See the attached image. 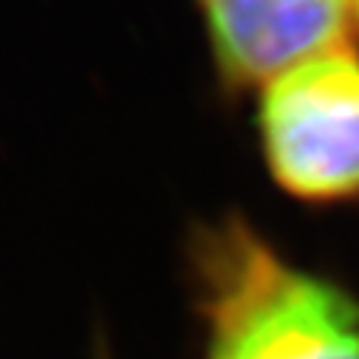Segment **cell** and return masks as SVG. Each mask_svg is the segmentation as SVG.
<instances>
[{
  "instance_id": "cell-1",
  "label": "cell",
  "mask_w": 359,
  "mask_h": 359,
  "mask_svg": "<svg viewBox=\"0 0 359 359\" xmlns=\"http://www.w3.org/2000/svg\"><path fill=\"white\" fill-rule=\"evenodd\" d=\"M201 359H359V300L243 221L196 246Z\"/></svg>"
},
{
  "instance_id": "cell-2",
  "label": "cell",
  "mask_w": 359,
  "mask_h": 359,
  "mask_svg": "<svg viewBox=\"0 0 359 359\" xmlns=\"http://www.w3.org/2000/svg\"><path fill=\"white\" fill-rule=\"evenodd\" d=\"M263 156L303 201L359 196V57L339 46L263 85Z\"/></svg>"
},
{
  "instance_id": "cell-3",
  "label": "cell",
  "mask_w": 359,
  "mask_h": 359,
  "mask_svg": "<svg viewBox=\"0 0 359 359\" xmlns=\"http://www.w3.org/2000/svg\"><path fill=\"white\" fill-rule=\"evenodd\" d=\"M212 51L235 82L266 85L345 46L353 0H201Z\"/></svg>"
},
{
  "instance_id": "cell-4",
  "label": "cell",
  "mask_w": 359,
  "mask_h": 359,
  "mask_svg": "<svg viewBox=\"0 0 359 359\" xmlns=\"http://www.w3.org/2000/svg\"><path fill=\"white\" fill-rule=\"evenodd\" d=\"M353 20L359 23V0H353Z\"/></svg>"
}]
</instances>
